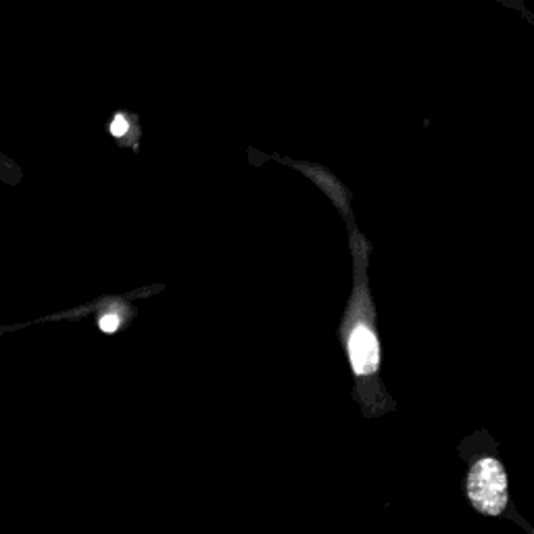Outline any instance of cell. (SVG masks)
I'll list each match as a JSON object with an SVG mask.
<instances>
[{"label":"cell","mask_w":534,"mask_h":534,"mask_svg":"<svg viewBox=\"0 0 534 534\" xmlns=\"http://www.w3.org/2000/svg\"><path fill=\"white\" fill-rule=\"evenodd\" d=\"M353 292L340 324V338L355 376V399L359 401L363 416L374 418L395 409V401L380 382L382 355L376 328V307L368 280L370 244L359 238L353 242Z\"/></svg>","instance_id":"1"},{"label":"cell","mask_w":534,"mask_h":534,"mask_svg":"<svg viewBox=\"0 0 534 534\" xmlns=\"http://www.w3.org/2000/svg\"><path fill=\"white\" fill-rule=\"evenodd\" d=\"M464 493L480 516H503L510 505V482L501 460L495 455L476 457L466 472Z\"/></svg>","instance_id":"2"},{"label":"cell","mask_w":534,"mask_h":534,"mask_svg":"<svg viewBox=\"0 0 534 534\" xmlns=\"http://www.w3.org/2000/svg\"><path fill=\"white\" fill-rule=\"evenodd\" d=\"M119 324H121V320H119V315H115V313H107V315H102V317L98 320V328H100L102 332H107V334L115 332V330L119 328Z\"/></svg>","instance_id":"3"},{"label":"cell","mask_w":534,"mask_h":534,"mask_svg":"<svg viewBox=\"0 0 534 534\" xmlns=\"http://www.w3.org/2000/svg\"><path fill=\"white\" fill-rule=\"evenodd\" d=\"M111 132H113L115 136H123V134L127 132V121H125L123 117H117V119L111 123Z\"/></svg>","instance_id":"4"}]
</instances>
